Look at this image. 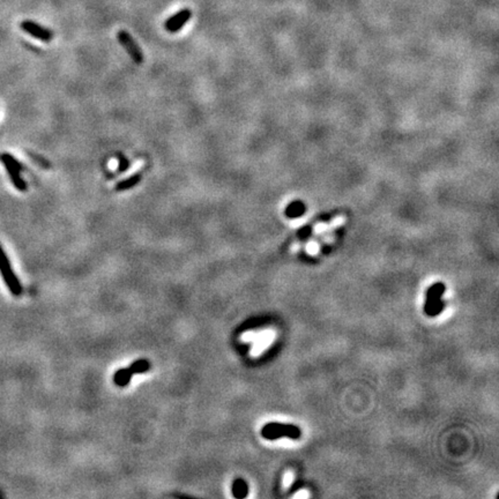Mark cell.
Masks as SVG:
<instances>
[{
  "instance_id": "obj_1",
  "label": "cell",
  "mask_w": 499,
  "mask_h": 499,
  "mask_svg": "<svg viewBox=\"0 0 499 499\" xmlns=\"http://www.w3.org/2000/svg\"><path fill=\"white\" fill-rule=\"evenodd\" d=\"M262 437L269 440L279 439L282 437H288L291 439H297L301 436V430L297 426L291 424H281V423H269L262 427Z\"/></svg>"
},
{
  "instance_id": "obj_2",
  "label": "cell",
  "mask_w": 499,
  "mask_h": 499,
  "mask_svg": "<svg viewBox=\"0 0 499 499\" xmlns=\"http://www.w3.org/2000/svg\"><path fill=\"white\" fill-rule=\"evenodd\" d=\"M0 161H2L4 166H5L7 172H9V176L12 181L13 185L16 186V189L21 191V192H25L27 191V184H26L25 179L21 177L20 172L22 171V164L19 162V161L11 154L4 153L0 155Z\"/></svg>"
},
{
  "instance_id": "obj_3",
  "label": "cell",
  "mask_w": 499,
  "mask_h": 499,
  "mask_svg": "<svg viewBox=\"0 0 499 499\" xmlns=\"http://www.w3.org/2000/svg\"><path fill=\"white\" fill-rule=\"evenodd\" d=\"M0 273L4 281H5L7 288L12 292L14 296H20L22 294V286L21 282L18 280L16 274H14L11 262L7 258L6 253L4 252L2 245H0Z\"/></svg>"
},
{
  "instance_id": "obj_4",
  "label": "cell",
  "mask_w": 499,
  "mask_h": 499,
  "mask_svg": "<svg viewBox=\"0 0 499 499\" xmlns=\"http://www.w3.org/2000/svg\"><path fill=\"white\" fill-rule=\"evenodd\" d=\"M149 369H151V363H149V361L145 358L137 359V361L131 364L129 367L118 370L114 376V381L116 385L119 386V387H124V386L130 384L131 378H132L133 374L145 373L147 372Z\"/></svg>"
},
{
  "instance_id": "obj_5",
  "label": "cell",
  "mask_w": 499,
  "mask_h": 499,
  "mask_svg": "<svg viewBox=\"0 0 499 499\" xmlns=\"http://www.w3.org/2000/svg\"><path fill=\"white\" fill-rule=\"evenodd\" d=\"M445 291V286L441 283H437L427 290V299L424 306V311L429 316H437L442 310L444 304L441 302V295Z\"/></svg>"
},
{
  "instance_id": "obj_6",
  "label": "cell",
  "mask_w": 499,
  "mask_h": 499,
  "mask_svg": "<svg viewBox=\"0 0 499 499\" xmlns=\"http://www.w3.org/2000/svg\"><path fill=\"white\" fill-rule=\"evenodd\" d=\"M117 40L134 63L139 65V64L144 62V54H142L140 47L138 46L136 41L133 40V37L129 33L126 31H119L117 33Z\"/></svg>"
},
{
  "instance_id": "obj_7",
  "label": "cell",
  "mask_w": 499,
  "mask_h": 499,
  "mask_svg": "<svg viewBox=\"0 0 499 499\" xmlns=\"http://www.w3.org/2000/svg\"><path fill=\"white\" fill-rule=\"evenodd\" d=\"M21 29L27 34H29L31 36H33L34 39L42 41V42L46 43L51 42L52 39H54V34H52L51 31H49L48 28L43 27V26L36 24V22L28 20L22 21Z\"/></svg>"
},
{
  "instance_id": "obj_8",
  "label": "cell",
  "mask_w": 499,
  "mask_h": 499,
  "mask_svg": "<svg viewBox=\"0 0 499 499\" xmlns=\"http://www.w3.org/2000/svg\"><path fill=\"white\" fill-rule=\"evenodd\" d=\"M191 18H192V11L190 9H183L179 12L174 14V16H171L164 22V28H166L167 32L171 34L177 33L190 21Z\"/></svg>"
},
{
  "instance_id": "obj_9",
  "label": "cell",
  "mask_w": 499,
  "mask_h": 499,
  "mask_svg": "<svg viewBox=\"0 0 499 499\" xmlns=\"http://www.w3.org/2000/svg\"><path fill=\"white\" fill-rule=\"evenodd\" d=\"M141 179H142V175L140 172H139V174H134L132 176H130L129 178L123 179L122 182H118L116 184L115 190L117 191V192H124V191L131 190L133 189L134 186H137L138 184L141 182Z\"/></svg>"
},
{
  "instance_id": "obj_10",
  "label": "cell",
  "mask_w": 499,
  "mask_h": 499,
  "mask_svg": "<svg viewBox=\"0 0 499 499\" xmlns=\"http://www.w3.org/2000/svg\"><path fill=\"white\" fill-rule=\"evenodd\" d=\"M247 492H249V486H247L246 482L242 478L235 479L234 484H232V494L236 498H244L247 496Z\"/></svg>"
},
{
  "instance_id": "obj_11",
  "label": "cell",
  "mask_w": 499,
  "mask_h": 499,
  "mask_svg": "<svg viewBox=\"0 0 499 499\" xmlns=\"http://www.w3.org/2000/svg\"><path fill=\"white\" fill-rule=\"evenodd\" d=\"M129 167H130V161L127 160L125 156H121V159H119V171L124 172L125 170H127V168Z\"/></svg>"
},
{
  "instance_id": "obj_12",
  "label": "cell",
  "mask_w": 499,
  "mask_h": 499,
  "mask_svg": "<svg viewBox=\"0 0 499 499\" xmlns=\"http://www.w3.org/2000/svg\"><path fill=\"white\" fill-rule=\"evenodd\" d=\"M292 479H294V474H292L291 471H287V474L284 475V478H283V486L288 489V487L291 485Z\"/></svg>"
},
{
  "instance_id": "obj_13",
  "label": "cell",
  "mask_w": 499,
  "mask_h": 499,
  "mask_svg": "<svg viewBox=\"0 0 499 499\" xmlns=\"http://www.w3.org/2000/svg\"><path fill=\"white\" fill-rule=\"evenodd\" d=\"M294 497H309V494H307L306 492H304V491H301L299 493H296Z\"/></svg>"
}]
</instances>
